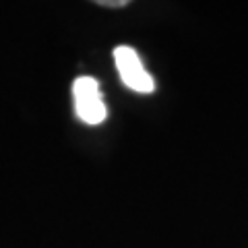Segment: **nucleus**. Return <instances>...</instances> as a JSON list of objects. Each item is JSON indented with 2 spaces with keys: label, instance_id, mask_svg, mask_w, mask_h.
<instances>
[{
  "label": "nucleus",
  "instance_id": "nucleus-1",
  "mask_svg": "<svg viewBox=\"0 0 248 248\" xmlns=\"http://www.w3.org/2000/svg\"><path fill=\"white\" fill-rule=\"evenodd\" d=\"M77 114L85 124H99L106 120V104L99 93V85L91 77H79L73 85Z\"/></svg>",
  "mask_w": 248,
  "mask_h": 248
},
{
  "label": "nucleus",
  "instance_id": "nucleus-2",
  "mask_svg": "<svg viewBox=\"0 0 248 248\" xmlns=\"http://www.w3.org/2000/svg\"><path fill=\"white\" fill-rule=\"evenodd\" d=\"M114 60L116 66H118V73L122 77L124 85H128L133 91L137 93H151L155 83L151 79V75L145 71L139 54L128 48V46H118L114 50Z\"/></svg>",
  "mask_w": 248,
  "mask_h": 248
},
{
  "label": "nucleus",
  "instance_id": "nucleus-3",
  "mask_svg": "<svg viewBox=\"0 0 248 248\" xmlns=\"http://www.w3.org/2000/svg\"><path fill=\"white\" fill-rule=\"evenodd\" d=\"M99 6H108V9H116V6H126L128 0H97Z\"/></svg>",
  "mask_w": 248,
  "mask_h": 248
}]
</instances>
